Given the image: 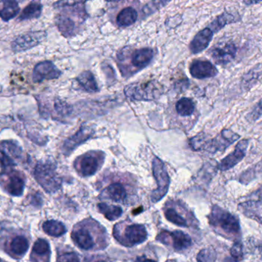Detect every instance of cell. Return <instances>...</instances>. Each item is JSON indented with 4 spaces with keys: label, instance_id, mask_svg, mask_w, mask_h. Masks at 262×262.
Here are the masks:
<instances>
[{
    "label": "cell",
    "instance_id": "44",
    "mask_svg": "<svg viewBox=\"0 0 262 262\" xmlns=\"http://www.w3.org/2000/svg\"><path fill=\"white\" fill-rule=\"evenodd\" d=\"M1 89H2V87H1V86H0V91H1Z\"/></svg>",
    "mask_w": 262,
    "mask_h": 262
},
{
    "label": "cell",
    "instance_id": "13",
    "mask_svg": "<svg viewBox=\"0 0 262 262\" xmlns=\"http://www.w3.org/2000/svg\"><path fill=\"white\" fill-rule=\"evenodd\" d=\"M237 52L238 48L235 43L229 42L213 46L209 51V54L215 63L223 66L232 63L236 57Z\"/></svg>",
    "mask_w": 262,
    "mask_h": 262
},
{
    "label": "cell",
    "instance_id": "23",
    "mask_svg": "<svg viewBox=\"0 0 262 262\" xmlns=\"http://www.w3.org/2000/svg\"><path fill=\"white\" fill-rule=\"evenodd\" d=\"M164 215L166 219L172 224L177 225L180 227H188L189 226L187 220L181 214L179 213L178 211L173 207V206H170L169 203L166 204L165 208Z\"/></svg>",
    "mask_w": 262,
    "mask_h": 262
},
{
    "label": "cell",
    "instance_id": "25",
    "mask_svg": "<svg viewBox=\"0 0 262 262\" xmlns=\"http://www.w3.org/2000/svg\"><path fill=\"white\" fill-rule=\"evenodd\" d=\"M42 12V5L39 2H32L29 3L20 14L18 19L29 20L38 18Z\"/></svg>",
    "mask_w": 262,
    "mask_h": 262
},
{
    "label": "cell",
    "instance_id": "31",
    "mask_svg": "<svg viewBox=\"0 0 262 262\" xmlns=\"http://www.w3.org/2000/svg\"><path fill=\"white\" fill-rule=\"evenodd\" d=\"M1 147L5 151V153L9 154L14 158H21L23 149L17 142L12 140H6L1 143Z\"/></svg>",
    "mask_w": 262,
    "mask_h": 262
},
{
    "label": "cell",
    "instance_id": "7",
    "mask_svg": "<svg viewBox=\"0 0 262 262\" xmlns=\"http://www.w3.org/2000/svg\"><path fill=\"white\" fill-rule=\"evenodd\" d=\"M127 98L131 101H152L162 94V86L157 82L132 83L124 89Z\"/></svg>",
    "mask_w": 262,
    "mask_h": 262
},
{
    "label": "cell",
    "instance_id": "20",
    "mask_svg": "<svg viewBox=\"0 0 262 262\" xmlns=\"http://www.w3.org/2000/svg\"><path fill=\"white\" fill-rule=\"evenodd\" d=\"M24 179L17 172H10L6 180V190L10 195L20 196L24 191Z\"/></svg>",
    "mask_w": 262,
    "mask_h": 262
},
{
    "label": "cell",
    "instance_id": "27",
    "mask_svg": "<svg viewBox=\"0 0 262 262\" xmlns=\"http://www.w3.org/2000/svg\"><path fill=\"white\" fill-rule=\"evenodd\" d=\"M19 11L20 8L17 2H3V8L0 9V17L3 21H9L12 18H15Z\"/></svg>",
    "mask_w": 262,
    "mask_h": 262
},
{
    "label": "cell",
    "instance_id": "33",
    "mask_svg": "<svg viewBox=\"0 0 262 262\" xmlns=\"http://www.w3.org/2000/svg\"><path fill=\"white\" fill-rule=\"evenodd\" d=\"M262 172V160L259 163H257L252 168H249L246 172L242 174L240 177V181L241 183H244L245 181H248L247 183L252 181V179L256 177L257 175Z\"/></svg>",
    "mask_w": 262,
    "mask_h": 262
},
{
    "label": "cell",
    "instance_id": "10",
    "mask_svg": "<svg viewBox=\"0 0 262 262\" xmlns=\"http://www.w3.org/2000/svg\"><path fill=\"white\" fill-rule=\"evenodd\" d=\"M157 240L164 245H172L173 249L178 252L186 250L192 245L190 236L180 231L172 232L163 231L157 235Z\"/></svg>",
    "mask_w": 262,
    "mask_h": 262
},
{
    "label": "cell",
    "instance_id": "41",
    "mask_svg": "<svg viewBox=\"0 0 262 262\" xmlns=\"http://www.w3.org/2000/svg\"><path fill=\"white\" fill-rule=\"evenodd\" d=\"M261 3V1H252V0H246V1H243V3L244 4L247 5V6H251V5H255L258 4V3Z\"/></svg>",
    "mask_w": 262,
    "mask_h": 262
},
{
    "label": "cell",
    "instance_id": "32",
    "mask_svg": "<svg viewBox=\"0 0 262 262\" xmlns=\"http://www.w3.org/2000/svg\"><path fill=\"white\" fill-rule=\"evenodd\" d=\"M54 109H55L57 115L61 118H67V117L71 116L74 111L72 106L59 98H56L55 100Z\"/></svg>",
    "mask_w": 262,
    "mask_h": 262
},
{
    "label": "cell",
    "instance_id": "36",
    "mask_svg": "<svg viewBox=\"0 0 262 262\" xmlns=\"http://www.w3.org/2000/svg\"><path fill=\"white\" fill-rule=\"evenodd\" d=\"M262 116V98L254 106L253 109L246 115L245 118L249 123H254L259 120Z\"/></svg>",
    "mask_w": 262,
    "mask_h": 262
},
{
    "label": "cell",
    "instance_id": "4",
    "mask_svg": "<svg viewBox=\"0 0 262 262\" xmlns=\"http://www.w3.org/2000/svg\"><path fill=\"white\" fill-rule=\"evenodd\" d=\"M52 160H41L35 169V178L38 184L49 193L57 192L61 186V179Z\"/></svg>",
    "mask_w": 262,
    "mask_h": 262
},
{
    "label": "cell",
    "instance_id": "35",
    "mask_svg": "<svg viewBox=\"0 0 262 262\" xmlns=\"http://www.w3.org/2000/svg\"><path fill=\"white\" fill-rule=\"evenodd\" d=\"M197 262H215L217 259V253L212 248L204 249L199 252L196 257Z\"/></svg>",
    "mask_w": 262,
    "mask_h": 262
},
{
    "label": "cell",
    "instance_id": "16",
    "mask_svg": "<svg viewBox=\"0 0 262 262\" xmlns=\"http://www.w3.org/2000/svg\"><path fill=\"white\" fill-rule=\"evenodd\" d=\"M189 72L193 78L197 79L213 78L219 73L215 65L207 60H196L191 64Z\"/></svg>",
    "mask_w": 262,
    "mask_h": 262
},
{
    "label": "cell",
    "instance_id": "2",
    "mask_svg": "<svg viewBox=\"0 0 262 262\" xmlns=\"http://www.w3.org/2000/svg\"><path fill=\"white\" fill-rule=\"evenodd\" d=\"M84 2H58L54 6L64 9L55 18L57 27L63 36L72 37L78 33L81 25L75 22L73 17L88 18Z\"/></svg>",
    "mask_w": 262,
    "mask_h": 262
},
{
    "label": "cell",
    "instance_id": "19",
    "mask_svg": "<svg viewBox=\"0 0 262 262\" xmlns=\"http://www.w3.org/2000/svg\"><path fill=\"white\" fill-rule=\"evenodd\" d=\"M241 21L242 16L238 12H232L225 10L223 13L220 14L212 20L209 27L215 34L228 25L234 24Z\"/></svg>",
    "mask_w": 262,
    "mask_h": 262
},
{
    "label": "cell",
    "instance_id": "12",
    "mask_svg": "<svg viewBox=\"0 0 262 262\" xmlns=\"http://www.w3.org/2000/svg\"><path fill=\"white\" fill-rule=\"evenodd\" d=\"M46 35L47 34L44 31H35L21 34L12 42V50L15 52L29 50L40 44L46 38Z\"/></svg>",
    "mask_w": 262,
    "mask_h": 262
},
{
    "label": "cell",
    "instance_id": "18",
    "mask_svg": "<svg viewBox=\"0 0 262 262\" xmlns=\"http://www.w3.org/2000/svg\"><path fill=\"white\" fill-rule=\"evenodd\" d=\"M214 34L209 26L200 31L189 45L191 52L198 54L207 49L213 38Z\"/></svg>",
    "mask_w": 262,
    "mask_h": 262
},
{
    "label": "cell",
    "instance_id": "34",
    "mask_svg": "<svg viewBox=\"0 0 262 262\" xmlns=\"http://www.w3.org/2000/svg\"><path fill=\"white\" fill-rule=\"evenodd\" d=\"M33 253L38 256H49L50 255V246L45 239H38L33 246Z\"/></svg>",
    "mask_w": 262,
    "mask_h": 262
},
{
    "label": "cell",
    "instance_id": "29",
    "mask_svg": "<svg viewBox=\"0 0 262 262\" xmlns=\"http://www.w3.org/2000/svg\"><path fill=\"white\" fill-rule=\"evenodd\" d=\"M195 105L193 100L189 98H183L176 105L177 113L181 116H190L195 111Z\"/></svg>",
    "mask_w": 262,
    "mask_h": 262
},
{
    "label": "cell",
    "instance_id": "5",
    "mask_svg": "<svg viewBox=\"0 0 262 262\" xmlns=\"http://www.w3.org/2000/svg\"><path fill=\"white\" fill-rule=\"evenodd\" d=\"M147 235L146 228L143 225L119 223L114 228L115 239L126 247H133L144 243Z\"/></svg>",
    "mask_w": 262,
    "mask_h": 262
},
{
    "label": "cell",
    "instance_id": "26",
    "mask_svg": "<svg viewBox=\"0 0 262 262\" xmlns=\"http://www.w3.org/2000/svg\"><path fill=\"white\" fill-rule=\"evenodd\" d=\"M98 210L109 221H115L122 215L123 210L119 206H112L107 203H99Z\"/></svg>",
    "mask_w": 262,
    "mask_h": 262
},
{
    "label": "cell",
    "instance_id": "21",
    "mask_svg": "<svg viewBox=\"0 0 262 262\" xmlns=\"http://www.w3.org/2000/svg\"><path fill=\"white\" fill-rule=\"evenodd\" d=\"M104 192L107 198L116 203H125L127 200V189L121 183H112L106 188Z\"/></svg>",
    "mask_w": 262,
    "mask_h": 262
},
{
    "label": "cell",
    "instance_id": "40",
    "mask_svg": "<svg viewBox=\"0 0 262 262\" xmlns=\"http://www.w3.org/2000/svg\"><path fill=\"white\" fill-rule=\"evenodd\" d=\"M135 262H157L155 260L149 259L145 256L137 257L136 258Z\"/></svg>",
    "mask_w": 262,
    "mask_h": 262
},
{
    "label": "cell",
    "instance_id": "1",
    "mask_svg": "<svg viewBox=\"0 0 262 262\" xmlns=\"http://www.w3.org/2000/svg\"><path fill=\"white\" fill-rule=\"evenodd\" d=\"M72 239L75 245L84 251L99 250L108 245V236L105 229L92 219L84 220L74 227Z\"/></svg>",
    "mask_w": 262,
    "mask_h": 262
},
{
    "label": "cell",
    "instance_id": "37",
    "mask_svg": "<svg viewBox=\"0 0 262 262\" xmlns=\"http://www.w3.org/2000/svg\"><path fill=\"white\" fill-rule=\"evenodd\" d=\"M230 254L232 255V258H234L235 261H238L243 260L244 255H243V248L242 243H235L231 249Z\"/></svg>",
    "mask_w": 262,
    "mask_h": 262
},
{
    "label": "cell",
    "instance_id": "22",
    "mask_svg": "<svg viewBox=\"0 0 262 262\" xmlns=\"http://www.w3.org/2000/svg\"><path fill=\"white\" fill-rule=\"evenodd\" d=\"M77 82L80 86L86 92L94 93L100 91L96 79L94 76L93 73L90 71H84L81 72L76 78Z\"/></svg>",
    "mask_w": 262,
    "mask_h": 262
},
{
    "label": "cell",
    "instance_id": "39",
    "mask_svg": "<svg viewBox=\"0 0 262 262\" xmlns=\"http://www.w3.org/2000/svg\"><path fill=\"white\" fill-rule=\"evenodd\" d=\"M249 201H262V186L258 190L255 192H252L249 196Z\"/></svg>",
    "mask_w": 262,
    "mask_h": 262
},
{
    "label": "cell",
    "instance_id": "11",
    "mask_svg": "<svg viewBox=\"0 0 262 262\" xmlns=\"http://www.w3.org/2000/svg\"><path fill=\"white\" fill-rule=\"evenodd\" d=\"M249 138H244L240 140L233 152L225 157L224 158L220 161L217 166V169L222 172L230 170L232 168L241 163L247 154L248 149H249Z\"/></svg>",
    "mask_w": 262,
    "mask_h": 262
},
{
    "label": "cell",
    "instance_id": "28",
    "mask_svg": "<svg viewBox=\"0 0 262 262\" xmlns=\"http://www.w3.org/2000/svg\"><path fill=\"white\" fill-rule=\"evenodd\" d=\"M42 229L47 235L52 237H60L66 232V229L63 223L55 220H49L44 223Z\"/></svg>",
    "mask_w": 262,
    "mask_h": 262
},
{
    "label": "cell",
    "instance_id": "6",
    "mask_svg": "<svg viewBox=\"0 0 262 262\" xmlns=\"http://www.w3.org/2000/svg\"><path fill=\"white\" fill-rule=\"evenodd\" d=\"M209 221L212 227L227 235L236 236L241 231L238 218L230 212L217 206L212 208V212L209 215Z\"/></svg>",
    "mask_w": 262,
    "mask_h": 262
},
{
    "label": "cell",
    "instance_id": "38",
    "mask_svg": "<svg viewBox=\"0 0 262 262\" xmlns=\"http://www.w3.org/2000/svg\"><path fill=\"white\" fill-rule=\"evenodd\" d=\"M58 262H81L78 254L75 252H69L60 257Z\"/></svg>",
    "mask_w": 262,
    "mask_h": 262
},
{
    "label": "cell",
    "instance_id": "15",
    "mask_svg": "<svg viewBox=\"0 0 262 262\" xmlns=\"http://www.w3.org/2000/svg\"><path fill=\"white\" fill-rule=\"evenodd\" d=\"M61 75V72L50 61L41 62L34 68L32 80L39 83L44 80L56 79Z\"/></svg>",
    "mask_w": 262,
    "mask_h": 262
},
{
    "label": "cell",
    "instance_id": "42",
    "mask_svg": "<svg viewBox=\"0 0 262 262\" xmlns=\"http://www.w3.org/2000/svg\"><path fill=\"white\" fill-rule=\"evenodd\" d=\"M224 262H238L235 261L234 258H230V257H227V258H225Z\"/></svg>",
    "mask_w": 262,
    "mask_h": 262
},
{
    "label": "cell",
    "instance_id": "17",
    "mask_svg": "<svg viewBox=\"0 0 262 262\" xmlns=\"http://www.w3.org/2000/svg\"><path fill=\"white\" fill-rule=\"evenodd\" d=\"M130 63L134 72H139L149 66L154 59L155 52L149 48L137 49L133 51L131 54Z\"/></svg>",
    "mask_w": 262,
    "mask_h": 262
},
{
    "label": "cell",
    "instance_id": "30",
    "mask_svg": "<svg viewBox=\"0 0 262 262\" xmlns=\"http://www.w3.org/2000/svg\"><path fill=\"white\" fill-rule=\"evenodd\" d=\"M29 241L23 236H17L12 239L10 245L11 252L15 255L21 256L27 252L29 249Z\"/></svg>",
    "mask_w": 262,
    "mask_h": 262
},
{
    "label": "cell",
    "instance_id": "14",
    "mask_svg": "<svg viewBox=\"0 0 262 262\" xmlns=\"http://www.w3.org/2000/svg\"><path fill=\"white\" fill-rule=\"evenodd\" d=\"M94 129L90 126L82 125L79 130L64 141L62 146V152L64 155H69L83 143L93 136Z\"/></svg>",
    "mask_w": 262,
    "mask_h": 262
},
{
    "label": "cell",
    "instance_id": "3",
    "mask_svg": "<svg viewBox=\"0 0 262 262\" xmlns=\"http://www.w3.org/2000/svg\"><path fill=\"white\" fill-rule=\"evenodd\" d=\"M241 138V135L230 129H223L212 138H207L204 133H200L191 138L190 146L194 151H206L209 153L223 152Z\"/></svg>",
    "mask_w": 262,
    "mask_h": 262
},
{
    "label": "cell",
    "instance_id": "8",
    "mask_svg": "<svg viewBox=\"0 0 262 262\" xmlns=\"http://www.w3.org/2000/svg\"><path fill=\"white\" fill-rule=\"evenodd\" d=\"M105 154L101 151H90L78 157L75 162V168L82 177L92 176L103 166Z\"/></svg>",
    "mask_w": 262,
    "mask_h": 262
},
{
    "label": "cell",
    "instance_id": "43",
    "mask_svg": "<svg viewBox=\"0 0 262 262\" xmlns=\"http://www.w3.org/2000/svg\"><path fill=\"white\" fill-rule=\"evenodd\" d=\"M96 262H106L105 261H102V260H100V261H98Z\"/></svg>",
    "mask_w": 262,
    "mask_h": 262
},
{
    "label": "cell",
    "instance_id": "9",
    "mask_svg": "<svg viewBox=\"0 0 262 262\" xmlns=\"http://www.w3.org/2000/svg\"><path fill=\"white\" fill-rule=\"evenodd\" d=\"M152 173L157 181V189L151 195L152 203H158L167 193L169 186V177L164 163L160 158L155 157L152 163Z\"/></svg>",
    "mask_w": 262,
    "mask_h": 262
},
{
    "label": "cell",
    "instance_id": "24",
    "mask_svg": "<svg viewBox=\"0 0 262 262\" xmlns=\"http://www.w3.org/2000/svg\"><path fill=\"white\" fill-rule=\"evenodd\" d=\"M138 14L136 9L127 7L121 11L117 18V23L121 27H127L137 22Z\"/></svg>",
    "mask_w": 262,
    "mask_h": 262
}]
</instances>
